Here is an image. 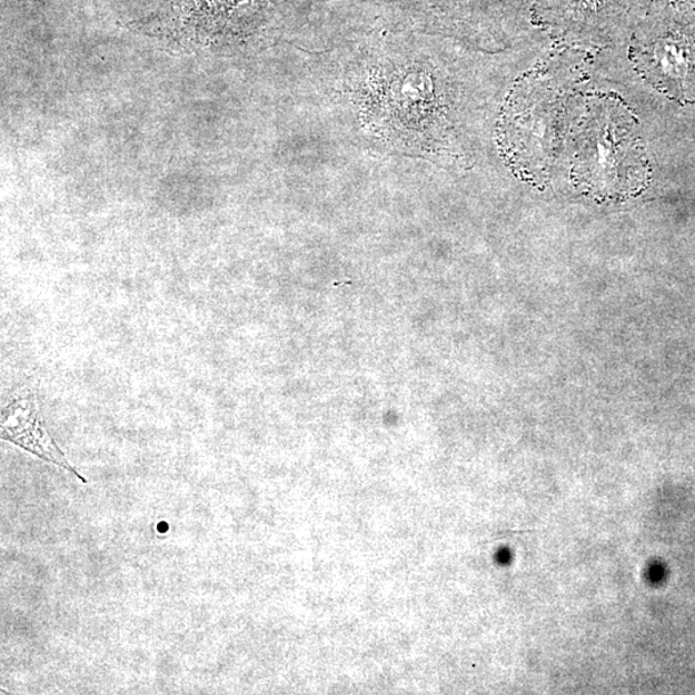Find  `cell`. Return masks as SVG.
I'll return each mask as SVG.
<instances>
[{
	"instance_id": "6da1fadb",
	"label": "cell",
	"mask_w": 695,
	"mask_h": 695,
	"mask_svg": "<svg viewBox=\"0 0 695 695\" xmlns=\"http://www.w3.org/2000/svg\"><path fill=\"white\" fill-rule=\"evenodd\" d=\"M641 150L627 113L615 105H596L579 136L577 178L598 193L634 191L644 181Z\"/></svg>"
},
{
	"instance_id": "7a4b0ae2",
	"label": "cell",
	"mask_w": 695,
	"mask_h": 695,
	"mask_svg": "<svg viewBox=\"0 0 695 695\" xmlns=\"http://www.w3.org/2000/svg\"><path fill=\"white\" fill-rule=\"evenodd\" d=\"M637 67L678 100H695V12L667 6L648 20L635 44Z\"/></svg>"
},
{
	"instance_id": "3957f363",
	"label": "cell",
	"mask_w": 695,
	"mask_h": 695,
	"mask_svg": "<svg viewBox=\"0 0 695 695\" xmlns=\"http://www.w3.org/2000/svg\"><path fill=\"white\" fill-rule=\"evenodd\" d=\"M0 429H2L0 436L3 440L12 441L13 445L38 456L43 461L60 466L78 477L81 484H87L88 480L81 477L76 468H72L59 445L49 436L34 396L24 395L12 399L2 410Z\"/></svg>"
}]
</instances>
